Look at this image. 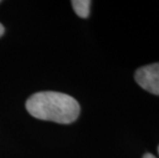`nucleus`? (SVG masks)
Returning a JSON list of instances; mask_svg holds the SVG:
<instances>
[{
    "mask_svg": "<svg viewBox=\"0 0 159 158\" xmlns=\"http://www.w3.org/2000/svg\"><path fill=\"white\" fill-rule=\"evenodd\" d=\"M26 109L33 117L57 123H71L78 118L80 106L73 97L57 92L36 93L29 97Z\"/></svg>",
    "mask_w": 159,
    "mask_h": 158,
    "instance_id": "nucleus-1",
    "label": "nucleus"
},
{
    "mask_svg": "<svg viewBox=\"0 0 159 158\" xmlns=\"http://www.w3.org/2000/svg\"><path fill=\"white\" fill-rule=\"evenodd\" d=\"M134 79L142 88L159 96V63L138 69L134 74Z\"/></svg>",
    "mask_w": 159,
    "mask_h": 158,
    "instance_id": "nucleus-2",
    "label": "nucleus"
},
{
    "mask_svg": "<svg viewBox=\"0 0 159 158\" xmlns=\"http://www.w3.org/2000/svg\"><path fill=\"white\" fill-rule=\"evenodd\" d=\"M76 15L82 19H86L89 16V9L91 2L89 0H74L71 2Z\"/></svg>",
    "mask_w": 159,
    "mask_h": 158,
    "instance_id": "nucleus-3",
    "label": "nucleus"
},
{
    "mask_svg": "<svg viewBox=\"0 0 159 158\" xmlns=\"http://www.w3.org/2000/svg\"><path fill=\"white\" fill-rule=\"evenodd\" d=\"M3 33H4V27H3V25L0 23V37L3 35Z\"/></svg>",
    "mask_w": 159,
    "mask_h": 158,
    "instance_id": "nucleus-4",
    "label": "nucleus"
},
{
    "mask_svg": "<svg viewBox=\"0 0 159 158\" xmlns=\"http://www.w3.org/2000/svg\"><path fill=\"white\" fill-rule=\"evenodd\" d=\"M143 158H156V157H155L154 155H152V154H150V153H146Z\"/></svg>",
    "mask_w": 159,
    "mask_h": 158,
    "instance_id": "nucleus-5",
    "label": "nucleus"
},
{
    "mask_svg": "<svg viewBox=\"0 0 159 158\" xmlns=\"http://www.w3.org/2000/svg\"><path fill=\"white\" fill-rule=\"evenodd\" d=\"M158 153H159V147H158Z\"/></svg>",
    "mask_w": 159,
    "mask_h": 158,
    "instance_id": "nucleus-6",
    "label": "nucleus"
},
{
    "mask_svg": "<svg viewBox=\"0 0 159 158\" xmlns=\"http://www.w3.org/2000/svg\"><path fill=\"white\" fill-rule=\"evenodd\" d=\"M0 3H1V1H0Z\"/></svg>",
    "mask_w": 159,
    "mask_h": 158,
    "instance_id": "nucleus-7",
    "label": "nucleus"
}]
</instances>
